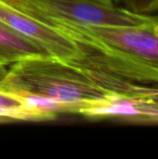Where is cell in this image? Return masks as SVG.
I'll use <instances>...</instances> for the list:
<instances>
[{
  "instance_id": "9",
  "label": "cell",
  "mask_w": 158,
  "mask_h": 159,
  "mask_svg": "<svg viewBox=\"0 0 158 159\" xmlns=\"http://www.w3.org/2000/svg\"><path fill=\"white\" fill-rule=\"evenodd\" d=\"M6 72H7L6 65H2V64H0V79L5 75Z\"/></svg>"
},
{
  "instance_id": "6",
  "label": "cell",
  "mask_w": 158,
  "mask_h": 159,
  "mask_svg": "<svg viewBox=\"0 0 158 159\" xmlns=\"http://www.w3.org/2000/svg\"><path fill=\"white\" fill-rule=\"evenodd\" d=\"M124 7L142 15H155L158 13V0H119Z\"/></svg>"
},
{
  "instance_id": "3",
  "label": "cell",
  "mask_w": 158,
  "mask_h": 159,
  "mask_svg": "<svg viewBox=\"0 0 158 159\" xmlns=\"http://www.w3.org/2000/svg\"><path fill=\"white\" fill-rule=\"evenodd\" d=\"M1 3L46 24L51 20H71L102 25H131L153 15L132 12L124 7L81 0H0Z\"/></svg>"
},
{
  "instance_id": "10",
  "label": "cell",
  "mask_w": 158,
  "mask_h": 159,
  "mask_svg": "<svg viewBox=\"0 0 158 159\" xmlns=\"http://www.w3.org/2000/svg\"><path fill=\"white\" fill-rule=\"evenodd\" d=\"M114 2H115V3H116V2H119V0H114Z\"/></svg>"
},
{
  "instance_id": "1",
  "label": "cell",
  "mask_w": 158,
  "mask_h": 159,
  "mask_svg": "<svg viewBox=\"0 0 158 159\" xmlns=\"http://www.w3.org/2000/svg\"><path fill=\"white\" fill-rule=\"evenodd\" d=\"M144 85L149 84L121 77L88 57L61 59L47 54L17 60L0 79L1 91L59 102L76 114L110 98L135 92Z\"/></svg>"
},
{
  "instance_id": "11",
  "label": "cell",
  "mask_w": 158,
  "mask_h": 159,
  "mask_svg": "<svg viewBox=\"0 0 158 159\" xmlns=\"http://www.w3.org/2000/svg\"><path fill=\"white\" fill-rule=\"evenodd\" d=\"M113 2H114V0H113ZM114 3H115V2H114Z\"/></svg>"
},
{
  "instance_id": "5",
  "label": "cell",
  "mask_w": 158,
  "mask_h": 159,
  "mask_svg": "<svg viewBox=\"0 0 158 159\" xmlns=\"http://www.w3.org/2000/svg\"><path fill=\"white\" fill-rule=\"evenodd\" d=\"M0 51L9 57L13 61L37 54H46L36 46L22 36L14 33L0 22Z\"/></svg>"
},
{
  "instance_id": "7",
  "label": "cell",
  "mask_w": 158,
  "mask_h": 159,
  "mask_svg": "<svg viewBox=\"0 0 158 159\" xmlns=\"http://www.w3.org/2000/svg\"><path fill=\"white\" fill-rule=\"evenodd\" d=\"M12 62H14L9 57H7L6 54H4L3 52L0 51V64L2 65H6V66H9V64H11Z\"/></svg>"
},
{
  "instance_id": "2",
  "label": "cell",
  "mask_w": 158,
  "mask_h": 159,
  "mask_svg": "<svg viewBox=\"0 0 158 159\" xmlns=\"http://www.w3.org/2000/svg\"><path fill=\"white\" fill-rule=\"evenodd\" d=\"M62 33L75 40L96 61L126 79L158 86V15L131 25H102L65 20Z\"/></svg>"
},
{
  "instance_id": "8",
  "label": "cell",
  "mask_w": 158,
  "mask_h": 159,
  "mask_svg": "<svg viewBox=\"0 0 158 159\" xmlns=\"http://www.w3.org/2000/svg\"><path fill=\"white\" fill-rule=\"evenodd\" d=\"M81 1H89V2H94V3L103 4V5H114V4H115L113 2V0H81Z\"/></svg>"
},
{
  "instance_id": "4",
  "label": "cell",
  "mask_w": 158,
  "mask_h": 159,
  "mask_svg": "<svg viewBox=\"0 0 158 159\" xmlns=\"http://www.w3.org/2000/svg\"><path fill=\"white\" fill-rule=\"evenodd\" d=\"M0 22L47 55L61 59L86 57L85 50L72 39L1 2Z\"/></svg>"
}]
</instances>
